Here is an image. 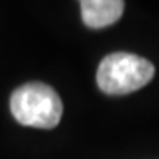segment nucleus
Segmentation results:
<instances>
[{
	"label": "nucleus",
	"mask_w": 159,
	"mask_h": 159,
	"mask_svg": "<svg viewBox=\"0 0 159 159\" xmlns=\"http://www.w3.org/2000/svg\"><path fill=\"white\" fill-rule=\"evenodd\" d=\"M10 111L21 125L54 128L62 119L63 104L54 88L33 81L21 84L10 98Z\"/></svg>",
	"instance_id": "f257e3e1"
},
{
	"label": "nucleus",
	"mask_w": 159,
	"mask_h": 159,
	"mask_svg": "<svg viewBox=\"0 0 159 159\" xmlns=\"http://www.w3.org/2000/svg\"><path fill=\"white\" fill-rule=\"evenodd\" d=\"M154 76V65L148 59L128 52L106 55L98 67V86L111 96L128 94L148 84Z\"/></svg>",
	"instance_id": "f03ea898"
},
{
	"label": "nucleus",
	"mask_w": 159,
	"mask_h": 159,
	"mask_svg": "<svg viewBox=\"0 0 159 159\" xmlns=\"http://www.w3.org/2000/svg\"><path fill=\"white\" fill-rule=\"evenodd\" d=\"M80 7L83 23L93 30H101L117 23L124 13L125 3L122 0H83Z\"/></svg>",
	"instance_id": "7ed1b4c3"
}]
</instances>
